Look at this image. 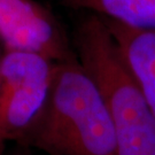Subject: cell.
Masks as SVG:
<instances>
[{"label": "cell", "mask_w": 155, "mask_h": 155, "mask_svg": "<svg viewBox=\"0 0 155 155\" xmlns=\"http://www.w3.org/2000/svg\"><path fill=\"white\" fill-rule=\"evenodd\" d=\"M75 9L94 12L99 17L130 28L155 30V0H63Z\"/></svg>", "instance_id": "obj_6"}, {"label": "cell", "mask_w": 155, "mask_h": 155, "mask_svg": "<svg viewBox=\"0 0 155 155\" xmlns=\"http://www.w3.org/2000/svg\"><path fill=\"white\" fill-rule=\"evenodd\" d=\"M54 75L55 70L31 77L0 78V145L22 140L37 122L48 100Z\"/></svg>", "instance_id": "obj_4"}, {"label": "cell", "mask_w": 155, "mask_h": 155, "mask_svg": "<svg viewBox=\"0 0 155 155\" xmlns=\"http://www.w3.org/2000/svg\"><path fill=\"white\" fill-rule=\"evenodd\" d=\"M102 20L155 114V30L134 29L110 20Z\"/></svg>", "instance_id": "obj_5"}, {"label": "cell", "mask_w": 155, "mask_h": 155, "mask_svg": "<svg viewBox=\"0 0 155 155\" xmlns=\"http://www.w3.org/2000/svg\"><path fill=\"white\" fill-rule=\"evenodd\" d=\"M78 61L104 97L120 155H155V114L105 21L91 16L76 35Z\"/></svg>", "instance_id": "obj_2"}, {"label": "cell", "mask_w": 155, "mask_h": 155, "mask_svg": "<svg viewBox=\"0 0 155 155\" xmlns=\"http://www.w3.org/2000/svg\"><path fill=\"white\" fill-rule=\"evenodd\" d=\"M0 62H1V58H0Z\"/></svg>", "instance_id": "obj_7"}, {"label": "cell", "mask_w": 155, "mask_h": 155, "mask_svg": "<svg viewBox=\"0 0 155 155\" xmlns=\"http://www.w3.org/2000/svg\"><path fill=\"white\" fill-rule=\"evenodd\" d=\"M0 39L6 51L35 53L55 63L75 58L54 17L32 0H0Z\"/></svg>", "instance_id": "obj_3"}, {"label": "cell", "mask_w": 155, "mask_h": 155, "mask_svg": "<svg viewBox=\"0 0 155 155\" xmlns=\"http://www.w3.org/2000/svg\"><path fill=\"white\" fill-rule=\"evenodd\" d=\"M22 141L48 155H120L104 97L75 58L56 64L44 110Z\"/></svg>", "instance_id": "obj_1"}]
</instances>
